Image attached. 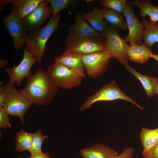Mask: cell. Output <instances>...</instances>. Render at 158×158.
I'll list each match as a JSON object with an SVG mask.
<instances>
[{"label": "cell", "mask_w": 158, "mask_h": 158, "mask_svg": "<svg viewBox=\"0 0 158 158\" xmlns=\"http://www.w3.org/2000/svg\"><path fill=\"white\" fill-rule=\"evenodd\" d=\"M6 94L4 85L1 81L0 82V107H3L5 102Z\"/></svg>", "instance_id": "f546056e"}, {"label": "cell", "mask_w": 158, "mask_h": 158, "mask_svg": "<svg viewBox=\"0 0 158 158\" xmlns=\"http://www.w3.org/2000/svg\"><path fill=\"white\" fill-rule=\"evenodd\" d=\"M75 20L73 24L68 27V34L78 35L91 37H99L102 34L96 30L83 18L80 11L75 13Z\"/></svg>", "instance_id": "4fadbf2b"}, {"label": "cell", "mask_w": 158, "mask_h": 158, "mask_svg": "<svg viewBox=\"0 0 158 158\" xmlns=\"http://www.w3.org/2000/svg\"><path fill=\"white\" fill-rule=\"evenodd\" d=\"M134 150L131 147L125 148L116 158H133Z\"/></svg>", "instance_id": "f1b7e54d"}, {"label": "cell", "mask_w": 158, "mask_h": 158, "mask_svg": "<svg viewBox=\"0 0 158 158\" xmlns=\"http://www.w3.org/2000/svg\"><path fill=\"white\" fill-rule=\"evenodd\" d=\"M3 107H0V127L6 129L10 127L11 124L10 122V118L8 117Z\"/></svg>", "instance_id": "83f0119b"}, {"label": "cell", "mask_w": 158, "mask_h": 158, "mask_svg": "<svg viewBox=\"0 0 158 158\" xmlns=\"http://www.w3.org/2000/svg\"><path fill=\"white\" fill-rule=\"evenodd\" d=\"M157 94H158V80H157Z\"/></svg>", "instance_id": "d590c367"}, {"label": "cell", "mask_w": 158, "mask_h": 158, "mask_svg": "<svg viewBox=\"0 0 158 158\" xmlns=\"http://www.w3.org/2000/svg\"><path fill=\"white\" fill-rule=\"evenodd\" d=\"M110 58L107 50L83 55L82 60L87 75L93 79L100 76L106 71Z\"/></svg>", "instance_id": "ba28073f"}, {"label": "cell", "mask_w": 158, "mask_h": 158, "mask_svg": "<svg viewBox=\"0 0 158 158\" xmlns=\"http://www.w3.org/2000/svg\"><path fill=\"white\" fill-rule=\"evenodd\" d=\"M123 64L125 68L138 79L142 83L148 99L157 94L158 79L147 75H144L138 72L130 66L128 63Z\"/></svg>", "instance_id": "e0dca14e"}, {"label": "cell", "mask_w": 158, "mask_h": 158, "mask_svg": "<svg viewBox=\"0 0 158 158\" xmlns=\"http://www.w3.org/2000/svg\"><path fill=\"white\" fill-rule=\"evenodd\" d=\"M152 58L157 60L158 62V54H153Z\"/></svg>", "instance_id": "e575fe53"}, {"label": "cell", "mask_w": 158, "mask_h": 158, "mask_svg": "<svg viewBox=\"0 0 158 158\" xmlns=\"http://www.w3.org/2000/svg\"><path fill=\"white\" fill-rule=\"evenodd\" d=\"M142 24L144 29L142 39L144 43L152 49L156 42H158V22L151 23L143 19Z\"/></svg>", "instance_id": "7402d4cb"}, {"label": "cell", "mask_w": 158, "mask_h": 158, "mask_svg": "<svg viewBox=\"0 0 158 158\" xmlns=\"http://www.w3.org/2000/svg\"><path fill=\"white\" fill-rule=\"evenodd\" d=\"M43 0H13L11 11L21 19L33 11Z\"/></svg>", "instance_id": "d6986e66"}, {"label": "cell", "mask_w": 158, "mask_h": 158, "mask_svg": "<svg viewBox=\"0 0 158 158\" xmlns=\"http://www.w3.org/2000/svg\"><path fill=\"white\" fill-rule=\"evenodd\" d=\"M8 63L7 60L5 59H0V68H2L7 66Z\"/></svg>", "instance_id": "d6a6232c"}, {"label": "cell", "mask_w": 158, "mask_h": 158, "mask_svg": "<svg viewBox=\"0 0 158 158\" xmlns=\"http://www.w3.org/2000/svg\"><path fill=\"white\" fill-rule=\"evenodd\" d=\"M23 51V59L18 66L13 65L11 68L5 69L10 77L9 83L13 86L15 85L17 87L20 86L23 79L30 75V71L32 65L38 61L26 48Z\"/></svg>", "instance_id": "9c48e42d"}, {"label": "cell", "mask_w": 158, "mask_h": 158, "mask_svg": "<svg viewBox=\"0 0 158 158\" xmlns=\"http://www.w3.org/2000/svg\"><path fill=\"white\" fill-rule=\"evenodd\" d=\"M48 4L47 0H43L33 11L23 19V23L27 31L40 27L53 14V10Z\"/></svg>", "instance_id": "7c38bea8"}, {"label": "cell", "mask_w": 158, "mask_h": 158, "mask_svg": "<svg viewBox=\"0 0 158 158\" xmlns=\"http://www.w3.org/2000/svg\"><path fill=\"white\" fill-rule=\"evenodd\" d=\"M79 153L83 158H116L119 154L117 151L102 144L83 148Z\"/></svg>", "instance_id": "9a60e30c"}, {"label": "cell", "mask_w": 158, "mask_h": 158, "mask_svg": "<svg viewBox=\"0 0 158 158\" xmlns=\"http://www.w3.org/2000/svg\"><path fill=\"white\" fill-rule=\"evenodd\" d=\"M107 8L100 9L95 7L88 13H82L83 18L96 30L103 32L108 26L107 22L104 18V13Z\"/></svg>", "instance_id": "ac0fdd59"}, {"label": "cell", "mask_w": 158, "mask_h": 158, "mask_svg": "<svg viewBox=\"0 0 158 158\" xmlns=\"http://www.w3.org/2000/svg\"><path fill=\"white\" fill-rule=\"evenodd\" d=\"M61 17L59 14L53 15L43 27L35 28L29 32L25 44V48L40 64L46 50L47 42L53 33L58 30V22Z\"/></svg>", "instance_id": "7a4b0ae2"}, {"label": "cell", "mask_w": 158, "mask_h": 158, "mask_svg": "<svg viewBox=\"0 0 158 158\" xmlns=\"http://www.w3.org/2000/svg\"><path fill=\"white\" fill-rule=\"evenodd\" d=\"M18 158H26L25 157H22L20 156H19L18 157Z\"/></svg>", "instance_id": "74e56055"}, {"label": "cell", "mask_w": 158, "mask_h": 158, "mask_svg": "<svg viewBox=\"0 0 158 158\" xmlns=\"http://www.w3.org/2000/svg\"><path fill=\"white\" fill-rule=\"evenodd\" d=\"M102 36L106 39V50L109 51L111 58L117 59L119 63L122 64L128 63L129 45L125 39L119 35L117 28L108 26L102 32Z\"/></svg>", "instance_id": "8992f818"}, {"label": "cell", "mask_w": 158, "mask_h": 158, "mask_svg": "<svg viewBox=\"0 0 158 158\" xmlns=\"http://www.w3.org/2000/svg\"><path fill=\"white\" fill-rule=\"evenodd\" d=\"M66 51L82 55L106 50L104 37H91L68 34L65 38Z\"/></svg>", "instance_id": "3957f363"}, {"label": "cell", "mask_w": 158, "mask_h": 158, "mask_svg": "<svg viewBox=\"0 0 158 158\" xmlns=\"http://www.w3.org/2000/svg\"><path fill=\"white\" fill-rule=\"evenodd\" d=\"M82 55L65 51L61 55L54 58V61L73 70L82 76L86 78L85 71L82 60Z\"/></svg>", "instance_id": "5bb4252c"}, {"label": "cell", "mask_w": 158, "mask_h": 158, "mask_svg": "<svg viewBox=\"0 0 158 158\" xmlns=\"http://www.w3.org/2000/svg\"><path fill=\"white\" fill-rule=\"evenodd\" d=\"M123 16L126 19L128 28L129 32L125 40L129 42V45L134 44L140 45L144 30L142 23L139 21L134 12L133 5L127 1L126 7L123 12Z\"/></svg>", "instance_id": "8fae6325"}, {"label": "cell", "mask_w": 158, "mask_h": 158, "mask_svg": "<svg viewBox=\"0 0 158 158\" xmlns=\"http://www.w3.org/2000/svg\"><path fill=\"white\" fill-rule=\"evenodd\" d=\"M4 25L14 41L13 46L16 51L25 44L28 34L20 19L14 12H11L3 20Z\"/></svg>", "instance_id": "30bf717a"}, {"label": "cell", "mask_w": 158, "mask_h": 158, "mask_svg": "<svg viewBox=\"0 0 158 158\" xmlns=\"http://www.w3.org/2000/svg\"><path fill=\"white\" fill-rule=\"evenodd\" d=\"M127 0H102L101 5L109 9L115 11L120 14L123 13L126 5Z\"/></svg>", "instance_id": "d4e9b609"}, {"label": "cell", "mask_w": 158, "mask_h": 158, "mask_svg": "<svg viewBox=\"0 0 158 158\" xmlns=\"http://www.w3.org/2000/svg\"><path fill=\"white\" fill-rule=\"evenodd\" d=\"M49 138V135H44L41 133L40 129H38L35 133L33 134L32 145L29 151L31 153L41 151L43 142Z\"/></svg>", "instance_id": "4316f807"}, {"label": "cell", "mask_w": 158, "mask_h": 158, "mask_svg": "<svg viewBox=\"0 0 158 158\" xmlns=\"http://www.w3.org/2000/svg\"><path fill=\"white\" fill-rule=\"evenodd\" d=\"M152 49L143 42L140 45L132 44L129 45L128 55V60L135 63L144 64L152 58Z\"/></svg>", "instance_id": "2e32d148"}, {"label": "cell", "mask_w": 158, "mask_h": 158, "mask_svg": "<svg viewBox=\"0 0 158 158\" xmlns=\"http://www.w3.org/2000/svg\"><path fill=\"white\" fill-rule=\"evenodd\" d=\"M122 99L130 102L138 108H143L129 97L125 94L120 89L115 81H112L103 85L95 94L89 97L80 109L84 110L89 108L95 103L101 101H112Z\"/></svg>", "instance_id": "5b68a950"}, {"label": "cell", "mask_w": 158, "mask_h": 158, "mask_svg": "<svg viewBox=\"0 0 158 158\" xmlns=\"http://www.w3.org/2000/svg\"><path fill=\"white\" fill-rule=\"evenodd\" d=\"M13 0H0V4L1 6H4L7 4L11 3H12Z\"/></svg>", "instance_id": "836d02e7"}, {"label": "cell", "mask_w": 158, "mask_h": 158, "mask_svg": "<svg viewBox=\"0 0 158 158\" xmlns=\"http://www.w3.org/2000/svg\"><path fill=\"white\" fill-rule=\"evenodd\" d=\"M144 158H158V142L146 155Z\"/></svg>", "instance_id": "4dcf8cb0"}, {"label": "cell", "mask_w": 158, "mask_h": 158, "mask_svg": "<svg viewBox=\"0 0 158 158\" xmlns=\"http://www.w3.org/2000/svg\"><path fill=\"white\" fill-rule=\"evenodd\" d=\"M31 153L29 158H51V156L46 152L43 153L42 151L33 152Z\"/></svg>", "instance_id": "1f68e13d"}, {"label": "cell", "mask_w": 158, "mask_h": 158, "mask_svg": "<svg viewBox=\"0 0 158 158\" xmlns=\"http://www.w3.org/2000/svg\"><path fill=\"white\" fill-rule=\"evenodd\" d=\"M47 72L59 88L67 89L80 85L83 78L75 71L55 62L49 66Z\"/></svg>", "instance_id": "52a82bcc"}, {"label": "cell", "mask_w": 158, "mask_h": 158, "mask_svg": "<svg viewBox=\"0 0 158 158\" xmlns=\"http://www.w3.org/2000/svg\"><path fill=\"white\" fill-rule=\"evenodd\" d=\"M91 1H92V0H86V1L87 2H90Z\"/></svg>", "instance_id": "8d00e7d4"}, {"label": "cell", "mask_w": 158, "mask_h": 158, "mask_svg": "<svg viewBox=\"0 0 158 158\" xmlns=\"http://www.w3.org/2000/svg\"><path fill=\"white\" fill-rule=\"evenodd\" d=\"M4 86L6 97L3 107L8 115L18 117L23 124L25 122L24 116L32 104L20 90H17L9 82Z\"/></svg>", "instance_id": "277c9868"}, {"label": "cell", "mask_w": 158, "mask_h": 158, "mask_svg": "<svg viewBox=\"0 0 158 158\" xmlns=\"http://www.w3.org/2000/svg\"><path fill=\"white\" fill-rule=\"evenodd\" d=\"M151 1L150 0H135L130 2L139 8L141 17L145 18L149 16L150 17L149 22L155 23L158 22V4L155 6L151 4Z\"/></svg>", "instance_id": "44dd1931"}, {"label": "cell", "mask_w": 158, "mask_h": 158, "mask_svg": "<svg viewBox=\"0 0 158 158\" xmlns=\"http://www.w3.org/2000/svg\"><path fill=\"white\" fill-rule=\"evenodd\" d=\"M59 88L48 72L40 67L27 78L26 83L20 91L32 104L40 106L49 105Z\"/></svg>", "instance_id": "6da1fadb"}, {"label": "cell", "mask_w": 158, "mask_h": 158, "mask_svg": "<svg viewBox=\"0 0 158 158\" xmlns=\"http://www.w3.org/2000/svg\"><path fill=\"white\" fill-rule=\"evenodd\" d=\"M104 18L109 23L111 26L114 28H119L123 30L128 29L127 23L123 16L115 11L107 8L104 13Z\"/></svg>", "instance_id": "cb8c5ba5"}, {"label": "cell", "mask_w": 158, "mask_h": 158, "mask_svg": "<svg viewBox=\"0 0 158 158\" xmlns=\"http://www.w3.org/2000/svg\"><path fill=\"white\" fill-rule=\"evenodd\" d=\"M140 138L143 150V157L147 154L158 142V127L154 129L143 128L140 133Z\"/></svg>", "instance_id": "ffe728a7"}, {"label": "cell", "mask_w": 158, "mask_h": 158, "mask_svg": "<svg viewBox=\"0 0 158 158\" xmlns=\"http://www.w3.org/2000/svg\"><path fill=\"white\" fill-rule=\"evenodd\" d=\"M16 134L15 150L19 152L29 151L32 145L33 134L25 132L22 129Z\"/></svg>", "instance_id": "603a6c76"}, {"label": "cell", "mask_w": 158, "mask_h": 158, "mask_svg": "<svg viewBox=\"0 0 158 158\" xmlns=\"http://www.w3.org/2000/svg\"><path fill=\"white\" fill-rule=\"evenodd\" d=\"M48 3L51 4L52 8L53 15L59 14V12L63 9H67L72 6L74 5L76 3L74 0H47Z\"/></svg>", "instance_id": "484cf974"}]
</instances>
